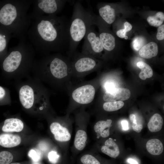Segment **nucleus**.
<instances>
[{"label":"nucleus","instance_id":"f257e3e1","mask_svg":"<svg viewBox=\"0 0 164 164\" xmlns=\"http://www.w3.org/2000/svg\"><path fill=\"white\" fill-rule=\"evenodd\" d=\"M69 22L65 16L42 17L37 27L42 48L47 51L67 52L70 44Z\"/></svg>","mask_w":164,"mask_h":164},{"label":"nucleus","instance_id":"f03ea898","mask_svg":"<svg viewBox=\"0 0 164 164\" xmlns=\"http://www.w3.org/2000/svg\"><path fill=\"white\" fill-rule=\"evenodd\" d=\"M94 24L92 14L84 8L80 1L73 5V14L70 21V44L67 52L70 58L76 51L80 42L84 37L89 29Z\"/></svg>","mask_w":164,"mask_h":164},{"label":"nucleus","instance_id":"7ed1b4c3","mask_svg":"<svg viewBox=\"0 0 164 164\" xmlns=\"http://www.w3.org/2000/svg\"><path fill=\"white\" fill-rule=\"evenodd\" d=\"M70 59L73 81L75 80H81L84 77L95 70L98 66V62L95 58L77 51Z\"/></svg>","mask_w":164,"mask_h":164},{"label":"nucleus","instance_id":"20e7f679","mask_svg":"<svg viewBox=\"0 0 164 164\" xmlns=\"http://www.w3.org/2000/svg\"><path fill=\"white\" fill-rule=\"evenodd\" d=\"M96 89L93 81H89L75 84L68 94L70 104L86 105L93 101Z\"/></svg>","mask_w":164,"mask_h":164},{"label":"nucleus","instance_id":"39448f33","mask_svg":"<svg viewBox=\"0 0 164 164\" xmlns=\"http://www.w3.org/2000/svg\"><path fill=\"white\" fill-rule=\"evenodd\" d=\"M81 53L95 58L104 50L99 35L94 31L92 26L85 37Z\"/></svg>","mask_w":164,"mask_h":164},{"label":"nucleus","instance_id":"423d86ee","mask_svg":"<svg viewBox=\"0 0 164 164\" xmlns=\"http://www.w3.org/2000/svg\"><path fill=\"white\" fill-rule=\"evenodd\" d=\"M67 1L65 0H39L38 6L43 13L55 15L62 11Z\"/></svg>","mask_w":164,"mask_h":164},{"label":"nucleus","instance_id":"0eeeda50","mask_svg":"<svg viewBox=\"0 0 164 164\" xmlns=\"http://www.w3.org/2000/svg\"><path fill=\"white\" fill-rule=\"evenodd\" d=\"M130 96L131 92L129 89L125 88H115L105 91L102 99L105 102L122 101L128 99Z\"/></svg>","mask_w":164,"mask_h":164},{"label":"nucleus","instance_id":"6e6552de","mask_svg":"<svg viewBox=\"0 0 164 164\" xmlns=\"http://www.w3.org/2000/svg\"><path fill=\"white\" fill-rule=\"evenodd\" d=\"M22 56L18 51L12 52L5 59L2 64L5 71L12 72L17 69L21 63Z\"/></svg>","mask_w":164,"mask_h":164},{"label":"nucleus","instance_id":"1a4fd4ad","mask_svg":"<svg viewBox=\"0 0 164 164\" xmlns=\"http://www.w3.org/2000/svg\"><path fill=\"white\" fill-rule=\"evenodd\" d=\"M50 129L56 141L66 142L70 140L71 135L68 130L62 126L59 123L57 122L52 123L50 125Z\"/></svg>","mask_w":164,"mask_h":164},{"label":"nucleus","instance_id":"9d476101","mask_svg":"<svg viewBox=\"0 0 164 164\" xmlns=\"http://www.w3.org/2000/svg\"><path fill=\"white\" fill-rule=\"evenodd\" d=\"M19 97L21 103L25 108L29 109L32 106L34 99V92L29 86L26 85L21 88Z\"/></svg>","mask_w":164,"mask_h":164},{"label":"nucleus","instance_id":"9b49d317","mask_svg":"<svg viewBox=\"0 0 164 164\" xmlns=\"http://www.w3.org/2000/svg\"><path fill=\"white\" fill-rule=\"evenodd\" d=\"M99 37L102 46L105 51L110 52L113 50L115 46V38L110 33L104 29H101Z\"/></svg>","mask_w":164,"mask_h":164},{"label":"nucleus","instance_id":"f8f14e48","mask_svg":"<svg viewBox=\"0 0 164 164\" xmlns=\"http://www.w3.org/2000/svg\"><path fill=\"white\" fill-rule=\"evenodd\" d=\"M23 127V123L21 120L16 118H10L5 120L2 130L6 132H19L22 131Z\"/></svg>","mask_w":164,"mask_h":164},{"label":"nucleus","instance_id":"ddd939ff","mask_svg":"<svg viewBox=\"0 0 164 164\" xmlns=\"http://www.w3.org/2000/svg\"><path fill=\"white\" fill-rule=\"evenodd\" d=\"M21 137L17 135L6 133L0 135V145L5 148L16 146L21 143Z\"/></svg>","mask_w":164,"mask_h":164},{"label":"nucleus","instance_id":"4468645a","mask_svg":"<svg viewBox=\"0 0 164 164\" xmlns=\"http://www.w3.org/2000/svg\"><path fill=\"white\" fill-rule=\"evenodd\" d=\"M98 12L100 16L108 24H111L115 21V10L110 5L107 4L100 6Z\"/></svg>","mask_w":164,"mask_h":164},{"label":"nucleus","instance_id":"2eb2a0df","mask_svg":"<svg viewBox=\"0 0 164 164\" xmlns=\"http://www.w3.org/2000/svg\"><path fill=\"white\" fill-rule=\"evenodd\" d=\"M102 152L110 157L116 158L120 154L119 148L112 139L110 138L104 142L101 148Z\"/></svg>","mask_w":164,"mask_h":164},{"label":"nucleus","instance_id":"dca6fc26","mask_svg":"<svg viewBox=\"0 0 164 164\" xmlns=\"http://www.w3.org/2000/svg\"><path fill=\"white\" fill-rule=\"evenodd\" d=\"M158 52V45L151 42L144 45L139 50V54L142 57L149 59L157 56Z\"/></svg>","mask_w":164,"mask_h":164},{"label":"nucleus","instance_id":"f3484780","mask_svg":"<svg viewBox=\"0 0 164 164\" xmlns=\"http://www.w3.org/2000/svg\"><path fill=\"white\" fill-rule=\"evenodd\" d=\"M112 120L107 119L106 121H100L97 122L94 126L95 132L103 138H106L110 135V128Z\"/></svg>","mask_w":164,"mask_h":164},{"label":"nucleus","instance_id":"a211bd4d","mask_svg":"<svg viewBox=\"0 0 164 164\" xmlns=\"http://www.w3.org/2000/svg\"><path fill=\"white\" fill-rule=\"evenodd\" d=\"M146 146L148 152L153 155H160L163 150L162 143L160 140L156 138L152 139L148 141Z\"/></svg>","mask_w":164,"mask_h":164},{"label":"nucleus","instance_id":"6ab92c4d","mask_svg":"<svg viewBox=\"0 0 164 164\" xmlns=\"http://www.w3.org/2000/svg\"><path fill=\"white\" fill-rule=\"evenodd\" d=\"M163 125V119L159 114L155 113L152 116L147 124L149 130L152 132L160 130Z\"/></svg>","mask_w":164,"mask_h":164},{"label":"nucleus","instance_id":"aec40b11","mask_svg":"<svg viewBox=\"0 0 164 164\" xmlns=\"http://www.w3.org/2000/svg\"><path fill=\"white\" fill-rule=\"evenodd\" d=\"M87 139V134L84 130H78L76 132L74 140L75 148L79 150H83L86 146Z\"/></svg>","mask_w":164,"mask_h":164},{"label":"nucleus","instance_id":"412c9836","mask_svg":"<svg viewBox=\"0 0 164 164\" xmlns=\"http://www.w3.org/2000/svg\"><path fill=\"white\" fill-rule=\"evenodd\" d=\"M138 67L141 69L139 77L142 80L151 77L153 75V70L148 64L142 61H139L137 63Z\"/></svg>","mask_w":164,"mask_h":164},{"label":"nucleus","instance_id":"4be33fe9","mask_svg":"<svg viewBox=\"0 0 164 164\" xmlns=\"http://www.w3.org/2000/svg\"><path fill=\"white\" fill-rule=\"evenodd\" d=\"M147 20L150 26L159 27L162 25L164 22V14L162 12H159L154 16L148 17Z\"/></svg>","mask_w":164,"mask_h":164},{"label":"nucleus","instance_id":"5701e85b","mask_svg":"<svg viewBox=\"0 0 164 164\" xmlns=\"http://www.w3.org/2000/svg\"><path fill=\"white\" fill-rule=\"evenodd\" d=\"M124 105V103L122 101L105 102L103 104V108L105 111H113L121 108Z\"/></svg>","mask_w":164,"mask_h":164},{"label":"nucleus","instance_id":"b1692460","mask_svg":"<svg viewBox=\"0 0 164 164\" xmlns=\"http://www.w3.org/2000/svg\"><path fill=\"white\" fill-rule=\"evenodd\" d=\"M13 158L12 154L9 152L3 151L0 152V164H9Z\"/></svg>","mask_w":164,"mask_h":164},{"label":"nucleus","instance_id":"393cba45","mask_svg":"<svg viewBox=\"0 0 164 164\" xmlns=\"http://www.w3.org/2000/svg\"><path fill=\"white\" fill-rule=\"evenodd\" d=\"M124 26V28L118 30L116 32V35L120 38L127 39L128 37L126 35V32L130 31L132 29V26L128 22H125Z\"/></svg>","mask_w":164,"mask_h":164},{"label":"nucleus","instance_id":"a878e982","mask_svg":"<svg viewBox=\"0 0 164 164\" xmlns=\"http://www.w3.org/2000/svg\"><path fill=\"white\" fill-rule=\"evenodd\" d=\"M145 42V38L142 36H137L133 39L132 44L134 49L136 51L139 50L144 45Z\"/></svg>","mask_w":164,"mask_h":164},{"label":"nucleus","instance_id":"bb28decb","mask_svg":"<svg viewBox=\"0 0 164 164\" xmlns=\"http://www.w3.org/2000/svg\"><path fill=\"white\" fill-rule=\"evenodd\" d=\"M80 161L83 164H101L95 158L90 154H86L82 156Z\"/></svg>","mask_w":164,"mask_h":164},{"label":"nucleus","instance_id":"cd10ccee","mask_svg":"<svg viewBox=\"0 0 164 164\" xmlns=\"http://www.w3.org/2000/svg\"><path fill=\"white\" fill-rule=\"evenodd\" d=\"M7 34L0 31V54L4 53L6 48Z\"/></svg>","mask_w":164,"mask_h":164},{"label":"nucleus","instance_id":"c85d7f7f","mask_svg":"<svg viewBox=\"0 0 164 164\" xmlns=\"http://www.w3.org/2000/svg\"><path fill=\"white\" fill-rule=\"evenodd\" d=\"M28 155L33 161L35 162L39 161L41 157L40 152L36 149H31L28 153Z\"/></svg>","mask_w":164,"mask_h":164},{"label":"nucleus","instance_id":"c756f323","mask_svg":"<svg viewBox=\"0 0 164 164\" xmlns=\"http://www.w3.org/2000/svg\"><path fill=\"white\" fill-rule=\"evenodd\" d=\"M156 38L159 40H163L164 39V25L162 24L158 27L156 36Z\"/></svg>","mask_w":164,"mask_h":164},{"label":"nucleus","instance_id":"7c9ffc66","mask_svg":"<svg viewBox=\"0 0 164 164\" xmlns=\"http://www.w3.org/2000/svg\"><path fill=\"white\" fill-rule=\"evenodd\" d=\"M48 157L49 161L51 162L55 163L58 160L59 155L57 154L56 152L51 151L49 153Z\"/></svg>","mask_w":164,"mask_h":164},{"label":"nucleus","instance_id":"2f4dec72","mask_svg":"<svg viewBox=\"0 0 164 164\" xmlns=\"http://www.w3.org/2000/svg\"><path fill=\"white\" fill-rule=\"evenodd\" d=\"M132 127L134 131L137 133H139L143 128V125L141 123H138L136 124H132Z\"/></svg>","mask_w":164,"mask_h":164},{"label":"nucleus","instance_id":"473e14b6","mask_svg":"<svg viewBox=\"0 0 164 164\" xmlns=\"http://www.w3.org/2000/svg\"><path fill=\"white\" fill-rule=\"evenodd\" d=\"M121 125L123 129L127 130L129 129L128 121L126 120H123L121 121Z\"/></svg>","mask_w":164,"mask_h":164},{"label":"nucleus","instance_id":"72a5a7b5","mask_svg":"<svg viewBox=\"0 0 164 164\" xmlns=\"http://www.w3.org/2000/svg\"><path fill=\"white\" fill-rule=\"evenodd\" d=\"M5 94L4 89L0 86V99L3 98L5 96Z\"/></svg>","mask_w":164,"mask_h":164},{"label":"nucleus","instance_id":"f704fd0d","mask_svg":"<svg viewBox=\"0 0 164 164\" xmlns=\"http://www.w3.org/2000/svg\"><path fill=\"white\" fill-rule=\"evenodd\" d=\"M127 161L130 164H138L136 161L132 158H128L127 160Z\"/></svg>","mask_w":164,"mask_h":164},{"label":"nucleus","instance_id":"c9c22d12","mask_svg":"<svg viewBox=\"0 0 164 164\" xmlns=\"http://www.w3.org/2000/svg\"><path fill=\"white\" fill-rule=\"evenodd\" d=\"M9 164H21L20 163H12Z\"/></svg>","mask_w":164,"mask_h":164},{"label":"nucleus","instance_id":"e433bc0d","mask_svg":"<svg viewBox=\"0 0 164 164\" xmlns=\"http://www.w3.org/2000/svg\"></svg>","mask_w":164,"mask_h":164}]
</instances>
